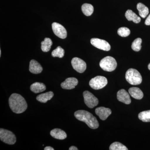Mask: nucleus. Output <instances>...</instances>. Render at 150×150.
Returning <instances> with one entry per match:
<instances>
[{"label":"nucleus","instance_id":"obj_30","mask_svg":"<svg viewBox=\"0 0 150 150\" xmlns=\"http://www.w3.org/2000/svg\"><path fill=\"white\" fill-rule=\"evenodd\" d=\"M45 150H54V149L51 146H46L44 149Z\"/></svg>","mask_w":150,"mask_h":150},{"label":"nucleus","instance_id":"obj_4","mask_svg":"<svg viewBox=\"0 0 150 150\" xmlns=\"http://www.w3.org/2000/svg\"><path fill=\"white\" fill-rule=\"evenodd\" d=\"M116 60L111 56H106L100 62V66L103 70L108 72L114 71L117 67Z\"/></svg>","mask_w":150,"mask_h":150},{"label":"nucleus","instance_id":"obj_20","mask_svg":"<svg viewBox=\"0 0 150 150\" xmlns=\"http://www.w3.org/2000/svg\"><path fill=\"white\" fill-rule=\"evenodd\" d=\"M137 8L139 11L140 16L143 18H145L149 13V9L146 6L142 3H139L137 5Z\"/></svg>","mask_w":150,"mask_h":150},{"label":"nucleus","instance_id":"obj_9","mask_svg":"<svg viewBox=\"0 0 150 150\" xmlns=\"http://www.w3.org/2000/svg\"><path fill=\"white\" fill-rule=\"evenodd\" d=\"M71 64L74 69L79 73H83L86 69V62L77 57L73 58L71 61Z\"/></svg>","mask_w":150,"mask_h":150},{"label":"nucleus","instance_id":"obj_12","mask_svg":"<svg viewBox=\"0 0 150 150\" xmlns=\"http://www.w3.org/2000/svg\"><path fill=\"white\" fill-rule=\"evenodd\" d=\"M95 112L101 120L104 121L111 114L112 111L109 108L100 107L97 108L96 109Z\"/></svg>","mask_w":150,"mask_h":150},{"label":"nucleus","instance_id":"obj_28","mask_svg":"<svg viewBox=\"0 0 150 150\" xmlns=\"http://www.w3.org/2000/svg\"><path fill=\"white\" fill-rule=\"evenodd\" d=\"M145 24L147 25H150V14L149 15V16L146 19V21L145 22Z\"/></svg>","mask_w":150,"mask_h":150},{"label":"nucleus","instance_id":"obj_5","mask_svg":"<svg viewBox=\"0 0 150 150\" xmlns=\"http://www.w3.org/2000/svg\"><path fill=\"white\" fill-rule=\"evenodd\" d=\"M0 139L9 145H13L16 141V137L12 132L6 129H0Z\"/></svg>","mask_w":150,"mask_h":150},{"label":"nucleus","instance_id":"obj_1","mask_svg":"<svg viewBox=\"0 0 150 150\" xmlns=\"http://www.w3.org/2000/svg\"><path fill=\"white\" fill-rule=\"evenodd\" d=\"M11 110L17 114L22 113L27 109L28 105L23 97L17 93H13L9 98Z\"/></svg>","mask_w":150,"mask_h":150},{"label":"nucleus","instance_id":"obj_6","mask_svg":"<svg viewBox=\"0 0 150 150\" xmlns=\"http://www.w3.org/2000/svg\"><path fill=\"white\" fill-rule=\"evenodd\" d=\"M108 83L107 79L102 76H97L93 78L89 82V85L93 89L98 90L103 88Z\"/></svg>","mask_w":150,"mask_h":150},{"label":"nucleus","instance_id":"obj_2","mask_svg":"<svg viewBox=\"0 0 150 150\" xmlns=\"http://www.w3.org/2000/svg\"><path fill=\"white\" fill-rule=\"evenodd\" d=\"M74 116L79 121L85 123L89 128L96 129L99 127L97 119L88 111L84 110H79L76 111Z\"/></svg>","mask_w":150,"mask_h":150},{"label":"nucleus","instance_id":"obj_21","mask_svg":"<svg viewBox=\"0 0 150 150\" xmlns=\"http://www.w3.org/2000/svg\"><path fill=\"white\" fill-rule=\"evenodd\" d=\"M52 41L50 38H46L41 42V50L43 52H47L50 51L52 45Z\"/></svg>","mask_w":150,"mask_h":150},{"label":"nucleus","instance_id":"obj_3","mask_svg":"<svg viewBox=\"0 0 150 150\" xmlns=\"http://www.w3.org/2000/svg\"><path fill=\"white\" fill-rule=\"evenodd\" d=\"M125 78L127 82L132 85H138L142 82V76L135 69H129L126 71Z\"/></svg>","mask_w":150,"mask_h":150},{"label":"nucleus","instance_id":"obj_13","mask_svg":"<svg viewBox=\"0 0 150 150\" xmlns=\"http://www.w3.org/2000/svg\"><path fill=\"white\" fill-rule=\"evenodd\" d=\"M117 99L120 102L126 104L131 103V99L129 93L125 90H120L117 94Z\"/></svg>","mask_w":150,"mask_h":150},{"label":"nucleus","instance_id":"obj_22","mask_svg":"<svg viewBox=\"0 0 150 150\" xmlns=\"http://www.w3.org/2000/svg\"><path fill=\"white\" fill-rule=\"evenodd\" d=\"M82 11L86 16H90L93 13L94 8L93 6L90 4H84L81 7Z\"/></svg>","mask_w":150,"mask_h":150},{"label":"nucleus","instance_id":"obj_8","mask_svg":"<svg viewBox=\"0 0 150 150\" xmlns=\"http://www.w3.org/2000/svg\"><path fill=\"white\" fill-rule=\"evenodd\" d=\"M91 43L96 48L105 51H109L111 48L109 43L106 40L99 38H92L91 40Z\"/></svg>","mask_w":150,"mask_h":150},{"label":"nucleus","instance_id":"obj_25","mask_svg":"<svg viewBox=\"0 0 150 150\" xmlns=\"http://www.w3.org/2000/svg\"><path fill=\"white\" fill-rule=\"evenodd\" d=\"M65 51L61 46H58L56 49L52 51L51 53L52 56L54 57H59L62 58L64 55Z\"/></svg>","mask_w":150,"mask_h":150},{"label":"nucleus","instance_id":"obj_29","mask_svg":"<svg viewBox=\"0 0 150 150\" xmlns=\"http://www.w3.org/2000/svg\"><path fill=\"white\" fill-rule=\"evenodd\" d=\"M69 150H78V149L76 147L74 146H72L71 147H70L69 149Z\"/></svg>","mask_w":150,"mask_h":150},{"label":"nucleus","instance_id":"obj_7","mask_svg":"<svg viewBox=\"0 0 150 150\" xmlns=\"http://www.w3.org/2000/svg\"><path fill=\"white\" fill-rule=\"evenodd\" d=\"M85 103L88 108H93L98 104V100L90 92L86 91L83 93Z\"/></svg>","mask_w":150,"mask_h":150},{"label":"nucleus","instance_id":"obj_10","mask_svg":"<svg viewBox=\"0 0 150 150\" xmlns=\"http://www.w3.org/2000/svg\"><path fill=\"white\" fill-rule=\"evenodd\" d=\"M52 27L54 34L56 36L62 39H64L67 38V30L62 25L57 23H53L52 24Z\"/></svg>","mask_w":150,"mask_h":150},{"label":"nucleus","instance_id":"obj_32","mask_svg":"<svg viewBox=\"0 0 150 150\" xmlns=\"http://www.w3.org/2000/svg\"><path fill=\"white\" fill-rule=\"evenodd\" d=\"M1 51L0 50V56H1Z\"/></svg>","mask_w":150,"mask_h":150},{"label":"nucleus","instance_id":"obj_31","mask_svg":"<svg viewBox=\"0 0 150 150\" xmlns=\"http://www.w3.org/2000/svg\"><path fill=\"white\" fill-rule=\"evenodd\" d=\"M148 69H149L150 71V63L149 64V65H148Z\"/></svg>","mask_w":150,"mask_h":150},{"label":"nucleus","instance_id":"obj_27","mask_svg":"<svg viewBox=\"0 0 150 150\" xmlns=\"http://www.w3.org/2000/svg\"><path fill=\"white\" fill-rule=\"evenodd\" d=\"M130 30L126 27H121L118 30V34L120 36L123 37H126L129 36L130 34Z\"/></svg>","mask_w":150,"mask_h":150},{"label":"nucleus","instance_id":"obj_15","mask_svg":"<svg viewBox=\"0 0 150 150\" xmlns=\"http://www.w3.org/2000/svg\"><path fill=\"white\" fill-rule=\"evenodd\" d=\"M50 134L53 138L57 139L64 140L67 137L66 132L59 129H55L51 131Z\"/></svg>","mask_w":150,"mask_h":150},{"label":"nucleus","instance_id":"obj_23","mask_svg":"<svg viewBox=\"0 0 150 150\" xmlns=\"http://www.w3.org/2000/svg\"><path fill=\"white\" fill-rule=\"evenodd\" d=\"M139 119L144 122H150V110L142 111L138 115Z\"/></svg>","mask_w":150,"mask_h":150},{"label":"nucleus","instance_id":"obj_14","mask_svg":"<svg viewBox=\"0 0 150 150\" xmlns=\"http://www.w3.org/2000/svg\"><path fill=\"white\" fill-rule=\"evenodd\" d=\"M29 71L32 74H40L43 71V68L37 61L32 60L30 62Z\"/></svg>","mask_w":150,"mask_h":150},{"label":"nucleus","instance_id":"obj_26","mask_svg":"<svg viewBox=\"0 0 150 150\" xmlns=\"http://www.w3.org/2000/svg\"><path fill=\"white\" fill-rule=\"evenodd\" d=\"M142 43V39L141 38H137L134 40L132 43L131 48L135 51H139L142 48L141 44Z\"/></svg>","mask_w":150,"mask_h":150},{"label":"nucleus","instance_id":"obj_17","mask_svg":"<svg viewBox=\"0 0 150 150\" xmlns=\"http://www.w3.org/2000/svg\"><path fill=\"white\" fill-rule=\"evenodd\" d=\"M30 89L33 93H37L46 90V86L44 84L42 83L35 82L30 86Z\"/></svg>","mask_w":150,"mask_h":150},{"label":"nucleus","instance_id":"obj_18","mask_svg":"<svg viewBox=\"0 0 150 150\" xmlns=\"http://www.w3.org/2000/svg\"><path fill=\"white\" fill-rule=\"evenodd\" d=\"M54 96V94L53 92H48L46 93H42L38 96L36 99L39 102L46 103L48 100L52 99Z\"/></svg>","mask_w":150,"mask_h":150},{"label":"nucleus","instance_id":"obj_11","mask_svg":"<svg viewBox=\"0 0 150 150\" xmlns=\"http://www.w3.org/2000/svg\"><path fill=\"white\" fill-rule=\"evenodd\" d=\"M79 81L76 78H67L64 81L61 83V87L64 89H73L75 88L76 86L77 85Z\"/></svg>","mask_w":150,"mask_h":150},{"label":"nucleus","instance_id":"obj_24","mask_svg":"<svg viewBox=\"0 0 150 150\" xmlns=\"http://www.w3.org/2000/svg\"><path fill=\"white\" fill-rule=\"evenodd\" d=\"M109 150H128L126 146L122 144L121 143L115 142L110 145Z\"/></svg>","mask_w":150,"mask_h":150},{"label":"nucleus","instance_id":"obj_16","mask_svg":"<svg viewBox=\"0 0 150 150\" xmlns=\"http://www.w3.org/2000/svg\"><path fill=\"white\" fill-rule=\"evenodd\" d=\"M129 93L132 97L136 99H142L144 97V93L140 88L132 87L129 89Z\"/></svg>","mask_w":150,"mask_h":150},{"label":"nucleus","instance_id":"obj_19","mask_svg":"<svg viewBox=\"0 0 150 150\" xmlns=\"http://www.w3.org/2000/svg\"><path fill=\"white\" fill-rule=\"evenodd\" d=\"M126 18L129 21H133L136 23L140 22L141 19L131 10H128L125 13Z\"/></svg>","mask_w":150,"mask_h":150}]
</instances>
